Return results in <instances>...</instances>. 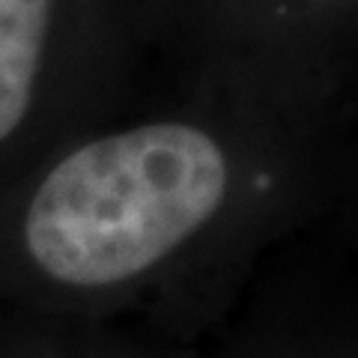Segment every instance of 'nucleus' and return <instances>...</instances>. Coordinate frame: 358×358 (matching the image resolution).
I'll list each match as a JSON object with an SVG mask.
<instances>
[{
    "label": "nucleus",
    "mask_w": 358,
    "mask_h": 358,
    "mask_svg": "<svg viewBox=\"0 0 358 358\" xmlns=\"http://www.w3.org/2000/svg\"><path fill=\"white\" fill-rule=\"evenodd\" d=\"M245 167L239 143L194 117L102 131L42 167L18 209V254L63 289L134 284L227 224Z\"/></svg>",
    "instance_id": "f257e3e1"
},
{
    "label": "nucleus",
    "mask_w": 358,
    "mask_h": 358,
    "mask_svg": "<svg viewBox=\"0 0 358 358\" xmlns=\"http://www.w3.org/2000/svg\"><path fill=\"white\" fill-rule=\"evenodd\" d=\"M75 13L66 0H0V155L36 126Z\"/></svg>",
    "instance_id": "f03ea898"
},
{
    "label": "nucleus",
    "mask_w": 358,
    "mask_h": 358,
    "mask_svg": "<svg viewBox=\"0 0 358 358\" xmlns=\"http://www.w3.org/2000/svg\"><path fill=\"white\" fill-rule=\"evenodd\" d=\"M308 3H317V6H346V0H308Z\"/></svg>",
    "instance_id": "7ed1b4c3"
}]
</instances>
